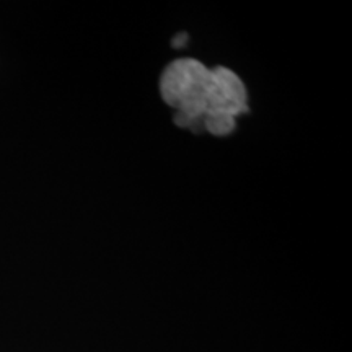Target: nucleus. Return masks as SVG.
<instances>
[{"instance_id": "nucleus-1", "label": "nucleus", "mask_w": 352, "mask_h": 352, "mask_svg": "<svg viewBox=\"0 0 352 352\" xmlns=\"http://www.w3.org/2000/svg\"><path fill=\"white\" fill-rule=\"evenodd\" d=\"M160 94L176 109L175 122L192 131L228 135L248 111L245 83L227 67L209 69L196 59H176L160 78Z\"/></svg>"}, {"instance_id": "nucleus-2", "label": "nucleus", "mask_w": 352, "mask_h": 352, "mask_svg": "<svg viewBox=\"0 0 352 352\" xmlns=\"http://www.w3.org/2000/svg\"><path fill=\"white\" fill-rule=\"evenodd\" d=\"M184 41H188V36H186V34H184V33H182V34H179V36H176V38L173 39V46H175V47L183 46Z\"/></svg>"}]
</instances>
